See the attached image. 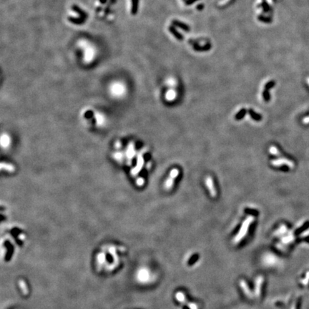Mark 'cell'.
Instances as JSON below:
<instances>
[{
    "instance_id": "cell-1",
    "label": "cell",
    "mask_w": 309,
    "mask_h": 309,
    "mask_svg": "<svg viewBox=\"0 0 309 309\" xmlns=\"http://www.w3.org/2000/svg\"><path fill=\"white\" fill-rule=\"evenodd\" d=\"M253 221H254V217H253V215H250V216L248 217V218L243 221V224H242L241 227H240V230H239V232L238 233V234L236 235L235 238L233 239L234 243H238L239 242H240V240L246 236V235L248 233V231L249 227H250V224L253 222Z\"/></svg>"
},
{
    "instance_id": "cell-2",
    "label": "cell",
    "mask_w": 309,
    "mask_h": 309,
    "mask_svg": "<svg viewBox=\"0 0 309 309\" xmlns=\"http://www.w3.org/2000/svg\"><path fill=\"white\" fill-rule=\"evenodd\" d=\"M179 175V170L177 168H173L172 170H171L170 172L169 177H168V180L165 183V190H170L171 188H172L174 185V180H175V178L178 176Z\"/></svg>"
},
{
    "instance_id": "cell-3",
    "label": "cell",
    "mask_w": 309,
    "mask_h": 309,
    "mask_svg": "<svg viewBox=\"0 0 309 309\" xmlns=\"http://www.w3.org/2000/svg\"><path fill=\"white\" fill-rule=\"evenodd\" d=\"M111 93L114 97H122L125 94V87L119 83L113 85L111 87Z\"/></svg>"
},
{
    "instance_id": "cell-4",
    "label": "cell",
    "mask_w": 309,
    "mask_h": 309,
    "mask_svg": "<svg viewBox=\"0 0 309 309\" xmlns=\"http://www.w3.org/2000/svg\"><path fill=\"white\" fill-rule=\"evenodd\" d=\"M264 282V278L262 275H259L256 278V287H255V294L257 298H259L261 294L263 283Z\"/></svg>"
},
{
    "instance_id": "cell-5",
    "label": "cell",
    "mask_w": 309,
    "mask_h": 309,
    "mask_svg": "<svg viewBox=\"0 0 309 309\" xmlns=\"http://www.w3.org/2000/svg\"><path fill=\"white\" fill-rule=\"evenodd\" d=\"M273 166L275 167H279L282 165H288L290 168H293L294 166V164L292 161L286 159V158H281V159H277V160H273L272 162H271Z\"/></svg>"
},
{
    "instance_id": "cell-6",
    "label": "cell",
    "mask_w": 309,
    "mask_h": 309,
    "mask_svg": "<svg viewBox=\"0 0 309 309\" xmlns=\"http://www.w3.org/2000/svg\"><path fill=\"white\" fill-rule=\"evenodd\" d=\"M205 185L208 187L211 197H215L216 196V190H215V186H214L213 180L211 176H208L205 178Z\"/></svg>"
},
{
    "instance_id": "cell-7",
    "label": "cell",
    "mask_w": 309,
    "mask_h": 309,
    "mask_svg": "<svg viewBox=\"0 0 309 309\" xmlns=\"http://www.w3.org/2000/svg\"><path fill=\"white\" fill-rule=\"evenodd\" d=\"M239 283H240V287L242 289V290H243V293H245V295H246L247 297H248V298H253V293H252V292L250 291V289H249L248 285V283H246V281H245L244 279H241V280H240Z\"/></svg>"
},
{
    "instance_id": "cell-8",
    "label": "cell",
    "mask_w": 309,
    "mask_h": 309,
    "mask_svg": "<svg viewBox=\"0 0 309 309\" xmlns=\"http://www.w3.org/2000/svg\"><path fill=\"white\" fill-rule=\"evenodd\" d=\"M172 24L175 27H178V28L181 29L182 30H183L184 32H189L190 31V27L189 25L186 24V23L183 22H180L179 20H176V19H174L172 21Z\"/></svg>"
},
{
    "instance_id": "cell-9",
    "label": "cell",
    "mask_w": 309,
    "mask_h": 309,
    "mask_svg": "<svg viewBox=\"0 0 309 309\" xmlns=\"http://www.w3.org/2000/svg\"><path fill=\"white\" fill-rule=\"evenodd\" d=\"M168 30H169L171 34H172V35H173L178 40H179V41H183V40H184V38H185L184 36H183L181 33L179 31H178V30L175 28V26L171 25V26H170V27H168Z\"/></svg>"
},
{
    "instance_id": "cell-10",
    "label": "cell",
    "mask_w": 309,
    "mask_h": 309,
    "mask_svg": "<svg viewBox=\"0 0 309 309\" xmlns=\"http://www.w3.org/2000/svg\"><path fill=\"white\" fill-rule=\"evenodd\" d=\"M193 48L195 51L196 52H208L212 48V45H211L210 43H207V44H204V45H200V44H195L193 46Z\"/></svg>"
},
{
    "instance_id": "cell-11",
    "label": "cell",
    "mask_w": 309,
    "mask_h": 309,
    "mask_svg": "<svg viewBox=\"0 0 309 309\" xmlns=\"http://www.w3.org/2000/svg\"><path fill=\"white\" fill-rule=\"evenodd\" d=\"M135 154V145L133 143H130V144L128 145L127 150L126 153V157L127 158L128 161H131L130 160L134 158Z\"/></svg>"
},
{
    "instance_id": "cell-12",
    "label": "cell",
    "mask_w": 309,
    "mask_h": 309,
    "mask_svg": "<svg viewBox=\"0 0 309 309\" xmlns=\"http://www.w3.org/2000/svg\"><path fill=\"white\" fill-rule=\"evenodd\" d=\"M143 163H144V159H143V158L142 157L141 153H140V154H139L138 160H137V165H136V167L133 170V172H132L133 175H135L136 174L138 173L139 171L141 170L142 167L143 166Z\"/></svg>"
},
{
    "instance_id": "cell-13",
    "label": "cell",
    "mask_w": 309,
    "mask_h": 309,
    "mask_svg": "<svg viewBox=\"0 0 309 309\" xmlns=\"http://www.w3.org/2000/svg\"><path fill=\"white\" fill-rule=\"evenodd\" d=\"M11 143L10 137L6 133H4L2 135L1 137V145L3 148H7Z\"/></svg>"
},
{
    "instance_id": "cell-14",
    "label": "cell",
    "mask_w": 309,
    "mask_h": 309,
    "mask_svg": "<svg viewBox=\"0 0 309 309\" xmlns=\"http://www.w3.org/2000/svg\"><path fill=\"white\" fill-rule=\"evenodd\" d=\"M94 118H95L96 122H97V125L99 127H102V125H105V122H106V120H105V116L102 115L100 112H96L95 115H94Z\"/></svg>"
},
{
    "instance_id": "cell-15",
    "label": "cell",
    "mask_w": 309,
    "mask_h": 309,
    "mask_svg": "<svg viewBox=\"0 0 309 309\" xmlns=\"http://www.w3.org/2000/svg\"><path fill=\"white\" fill-rule=\"evenodd\" d=\"M72 9H73L75 12H76L77 13L79 14V15H80V17H81L82 18H84V19H86V18L87 17V14L85 12L83 9H82L80 7H78V5H73L72 6Z\"/></svg>"
},
{
    "instance_id": "cell-16",
    "label": "cell",
    "mask_w": 309,
    "mask_h": 309,
    "mask_svg": "<svg viewBox=\"0 0 309 309\" xmlns=\"http://www.w3.org/2000/svg\"><path fill=\"white\" fill-rule=\"evenodd\" d=\"M175 298H176L178 302H180V303H183V304H187L188 301L186 300V295L184 294V293H183L182 291H179L175 294Z\"/></svg>"
},
{
    "instance_id": "cell-17",
    "label": "cell",
    "mask_w": 309,
    "mask_h": 309,
    "mask_svg": "<svg viewBox=\"0 0 309 309\" xmlns=\"http://www.w3.org/2000/svg\"><path fill=\"white\" fill-rule=\"evenodd\" d=\"M259 7L262 8L263 11L265 13H268L272 11V7H271V5L268 3L267 0H262V2H261V5H259Z\"/></svg>"
},
{
    "instance_id": "cell-18",
    "label": "cell",
    "mask_w": 309,
    "mask_h": 309,
    "mask_svg": "<svg viewBox=\"0 0 309 309\" xmlns=\"http://www.w3.org/2000/svg\"><path fill=\"white\" fill-rule=\"evenodd\" d=\"M85 19L82 17L76 18L73 17H68V21L70 22L71 23L75 24H83L85 22Z\"/></svg>"
},
{
    "instance_id": "cell-19",
    "label": "cell",
    "mask_w": 309,
    "mask_h": 309,
    "mask_svg": "<svg viewBox=\"0 0 309 309\" xmlns=\"http://www.w3.org/2000/svg\"><path fill=\"white\" fill-rule=\"evenodd\" d=\"M1 168H2V170H5L9 172H13L15 171L14 165H11L9 163H7V162H2L1 163Z\"/></svg>"
},
{
    "instance_id": "cell-20",
    "label": "cell",
    "mask_w": 309,
    "mask_h": 309,
    "mask_svg": "<svg viewBox=\"0 0 309 309\" xmlns=\"http://www.w3.org/2000/svg\"><path fill=\"white\" fill-rule=\"evenodd\" d=\"M139 7V0H132V7L131 14L133 15H135L137 13Z\"/></svg>"
},
{
    "instance_id": "cell-21",
    "label": "cell",
    "mask_w": 309,
    "mask_h": 309,
    "mask_svg": "<svg viewBox=\"0 0 309 309\" xmlns=\"http://www.w3.org/2000/svg\"><path fill=\"white\" fill-rule=\"evenodd\" d=\"M257 19L261 22H263L265 24H271L273 22V19L271 17L264 16L263 15H260L257 17Z\"/></svg>"
},
{
    "instance_id": "cell-22",
    "label": "cell",
    "mask_w": 309,
    "mask_h": 309,
    "mask_svg": "<svg viewBox=\"0 0 309 309\" xmlns=\"http://www.w3.org/2000/svg\"><path fill=\"white\" fill-rule=\"evenodd\" d=\"M113 158L114 159L116 160L118 162H121V161H122V160H123L124 153L120 151L116 152V153H115L113 154Z\"/></svg>"
},
{
    "instance_id": "cell-23",
    "label": "cell",
    "mask_w": 309,
    "mask_h": 309,
    "mask_svg": "<svg viewBox=\"0 0 309 309\" xmlns=\"http://www.w3.org/2000/svg\"><path fill=\"white\" fill-rule=\"evenodd\" d=\"M269 152L274 155H278L279 154V152H278L277 147H275V146H271L269 149Z\"/></svg>"
},
{
    "instance_id": "cell-24",
    "label": "cell",
    "mask_w": 309,
    "mask_h": 309,
    "mask_svg": "<svg viewBox=\"0 0 309 309\" xmlns=\"http://www.w3.org/2000/svg\"><path fill=\"white\" fill-rule=\"evenodd\" d=\"M197 259H198V256H197V255H194V256H192L191 258L189 260L188 265H193V264H194L197 261Z\"/></svg>"
},
{
    "instance_id": "cell-25",
    "label": "cell",
    "mask_w": 309,
    "mask_h": 309,
    "mask_svg": "<svg viewBox=\"0 0 309 309\" xmlns=\"http://www.w3.org/2000/svg\"><path fill=\"white\" fill-rule=\"evenodd\" d=\"M275 83L274 81L268 82V83H266V85H265V90H270V89L272 88L273 87H274V86H275Z\"/></svg>"
},
{
    "instance_id": "cell-26",
    "label": "cell",
    "mask_w": 309,
    "mask_h": 309,
    "mask_svg": "<svg viewBox=\"0 0 309 309\" xmlns=\"http://www.w3.org/2000/svg\"><path fill=\"white\" fill-rule=\"evenodd\" d=\"M197 1H199V0H186V1H185V4H186V5H187V6H190V5L195 3Z\"/></svg>"
},
{
    "instance_id": "cell-27",
    "label": "cell",
    "mask_w": 309,
    "mask_h": 309,
    "mask_svg": "<svg viewBox=\"0 0 309 309\" xmlns=\"http://www.w3.org/2000/svg\"><path fill=\"white\" fill-rule=\"evenodd\" d=\"M263 97L265 98V100H269L270 94H269V92H268V90H265V91H264L263 93Z\"/></svg>"
},
{
    "instance_id": "cell-28",
    "label": "cell",
    "mask_w": 309,
    "mask_h": 309,
    "mask_svg": "<svg viewBox=\"0 0 309 309\" xmlns=\"http://www.w3.org/2000/svg\"><path fill=\"white\" fill-rule=\"evenodd\" d=\"M187 305L190 308V309H197V305L195 304L194 303H188V302Z\"/></svg>"
},
{
    "instance_id": "cell-29",
    "label": "cell",
    "mask_w": 309,
    "mask_h": 309,
    "mask_svg": "<svg viewBox=\"0 0 309 309\" xmlns=\"http://www.w3.org/2000/svg\"><path fill=\"white\" fill-rule=\"evenodd\" d=\"M144 179L142 178H137V181H136V183H137V185L139 186H143V184H144Z\"/></svg>"
},
{
    "instance_id": "cell-30",
    "label": "cell",
    "mask_w": 309,
    "mask_h": 309,
    "mask_svg": "<svg viewBox=\"0 0 309 309\" xmlns=\"http://www.w3.org/2000/svg\"><path fill=\"white\" fill-rule=\"evenodd\" d=\"M245 112H246V110H241L240 112H239L238 114V115H237V117H236V118H237L238 119V118H242V117L243 116V115L245 114Z\"/></svg>"
},
{
    "instance_id": "cell-31",
    "label": "cell",
    "mask_w": 309,
    "mask_h": 309,
    "mask_svg": "<svg viewBox=\"0 0 309 309\" xmlns=\"http://www.w3.org/2000/svg\"><path fill=\"white\" fill-rule=\"evenodd\" d=\"M204 5H203V3L201 4H199V5H197V7H196V9H197V10H203V9H204Z\"/></svg>"
},
{
    "instance_id": "cell-32",
    "label": "cell",
    "mask_w": 309,
    "mask_h": 309,
    "mask_svg": "<svg viewBox=\"0 0 309 309\" xmlns=\"http://www.w3.org/2000/svg\"><path fill=\"white\" fill-rule=\"evenodd\" d=\"M121 146H122V144H121L120 142L118 141L115 143V147H116V149H120L121 147Z\"/></svg>"
},
{
    "instance_id": "cell-33",
    "label": "cell",
    "mask_w": 309,
    "mask_h": 309,
    "mask_svg": "<svg viewBox=\"0 0 309 309\" xmlns=\"http://www.w3.org/2000/svg\"><path fill=\"white\" fill-rule=\"evenodd\" d=\"M272 1H273V2H277V0H272Z\"/></svg>"
},
{
    "instance_id": "cell-34",
    "label": "cell",
    "mask_w": 309,
    "mask_h": 309,
    "mask_svg": "<svg viewBox=\"0 0 309 309\" xmlns=\"http://www.w3.org/2000/svg\"><path fill=\"white\" fill-rule=\"evenodd\" d=\"M184 309H188V308H186V307H185Z\"/></svg>"
},
{
    "instance_id": "cell-35",
    "label": "cell",
    "mask_w": 309,
    "mask_h": 309,
    "mask_svg": "<svg viewBox=\"0 0 309 309\" xmlns=\"http://www.w3.org/2000/svg\"><path fill=\"white\" fill-rule=\"evenodd\" d=\"M184 1H186V0H184Z\"/></svg>"
}]
</instances>
